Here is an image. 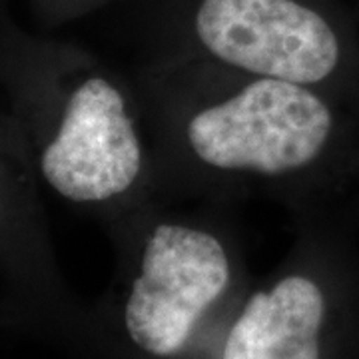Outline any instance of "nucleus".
<instances>
[{
	"label": "nucleus",
	"instance_id": "1",
	"mask_svg": "<svg viewBox=\"0 0 359 359\" xmlns=\"http://www.w3.org/2000/svg\"><path fill=\"white\" fill-rule=\"evenodd\" d=\"M164 204L233 208L248 198L292 218L347 210L359 190V112L294 82L194 60L126 66Z\"/></svg>",
	"mask_w": 359,
	"mask_h": 359
},
{
	"label": "nucleus",
	"instance_id": "2",
	"mask_svg": "<svg viewBox=\"0 0 359 359\" xmlns=\"http://www.w3.org/2000/svg\"><path fill=\"white\" fill-rule=\"evenodd\" d=\"M0 102L40 186L104 231L162 202L126 66L74 42L30 34L2 8Z\"/></svg>",
	"mask_w": 359,
	"mask_h": 359
},
{
	"label": "nucleus",
	"instance_id": "3",
	"mask_svg": "<svg viewBox=\"0 0 359 359\" xmlns=\"http://www.w3.org/2000/svg\"><path fill=\"white\" fill-rule=\"evenodd\" d=\"M231 208L158 204L104 231L114 271L90 306L96 359H205L252 283Z\"/></svg>",
	"mask_w": 359,
	"mask_h": 359
},
{
	"label": "nucleus",
	"instance_id": "4",
	"mask_svg": "<svg viewBox=\"0 0 359 359\" xmlns=\"http://www.w3.org/2000/svg\"><path fill=\"white\" fill-rule=\"evenodd\" d=\"M138 58L321 90L359 112V30L335 0H132Z\"/></svg>",
	"mask_w": 359,
	"mask_h": 359
},
{
	"label": "nucleus",
	"instance_id": "5",
	"mask_svg": "<svg viewBox=\"0 0 359 359\" xmlns=\"http://www.w3.org/2000/svg\"><path fill=\"white\" fill-rule=\"evenodd\" d=\"M292 222L290 250L252 280L205 359H358L355 218L325 210Z\"/></svg>",
	"mask_w": 359,
	"mask_h": 359
},
{
	"label": "nucleus",
	"instance_id": "6",
	"mask_svg": "<svg viewBox=\"0 0 359 359\" xmlns=\"http://www.w3.org/2000/svg\"><path fill=\"white\" fill-rule=\"evenodd\" d=\"M0 325L96 359L90 306L66 283L52 245L40 182L0 102Z\"/></svg>",
	"mask_w": 359,
	"mask_h": 359
},
{
	"label": "nucleus",
	"instance_id": "7",
	"mask_svg": "<svg viewBox=\"0 0 359 359\" xmlns=\"http://www.w3.org/2000/svg\"><path fill=\"white\" fill-rule=\"evenodd\" d=\"M116 0H28L39 20L48 28L76 20L80 16L104 8Z\"/></svg>",
	"mask_w": 359,
	"mask_h": 359
},
{
	"label": "nucleus",
	"instance_id": "8",
	"mask_svg": "<svg viewBox=\"0 0 359 359\" xmlns=\"http://www.w3.org/2000/svg\"><path fill=\"white\" fill-rule=\"evenodd\" d=\"M351 214H353L355 222H359V190L355 194V198H353V202H351Z\"/></svg>",
	"mask_w": 359,
	"mask_h": 359
},
{
	"label": "nucleus",
	"instance_id": "9",
	"mask_svg": "<svg viewBox=\"0 0 359 359\" xmlns=\"http://www.w3.org/2000/svg\"><path fill=\"white\" fill-rule=\"evenodd\" d=\"M2 8H4V6H2V0H0V11H2Z\"/></svg>",
	"mask_w": 359,
	"mask_h": 359
}]
</instances>
